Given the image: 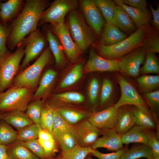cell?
Masks as SVG:
<instances>
[{
  "instance_id": "obj_1",
  "label": "cell",
  "mask_w": 159,
  "mask_h": 159,
  "mask_svg": "<svg viewBox=\"0 0 159 159\" xmlns=\"http://www.w3.org/2000/svg\"><path fill=\"white\" fill-rule=\"evenodd\" d=\"M49 4L47 0H26L24 7L10 25L6 45L14 49L27 36L36 30L44 11Z\"/></svg>"
},
{
  "instance_id": "obj_2",
  "label": "cell",
  "mask_w": 159,
  "mask_h": 159,
  "mask_svg": "<svg viewBox=\"0 0 159 159\" xmlns=\"http://www.w3.org/2000/svg\"><path fill=\"white\" fill-rule=\"evenodd\" d=\"M153 30L149 24L140 26L130 36L115 44L110 46L99 42L92 46L102 57L108 59L118 60L135 49L142 46L149 34Z\"/></svg>"
},
{
  "instance_id": "obj_3",
  "label": "cell",
  "mask_w": 159,
  "mask_h": 159,
  "mask_svg": "<svg viewBox=\"0 0 159 159\" xmlns=\"http://www.w3.org/2000/svg\"><path fill=\"white\" fill-rule=\"evenodd\" d=\"M67 26L72 39L83 52L95 42L96 36L82 14L77 9L67 14Z\"/></svg>"
},
{
  "instance_id": "obj_4",
  "label": "cell",
  "mask_w": 159,
  "mask_h": 159,
  "mask_svg": "<svg viewBox=\"0 0 159 159\" xmlns=\"http://www.w3.org/2000/svg\"><path fill=\"white\" fill-rule=\"evenodd\" d=\"M51 53L49 47H47L33 64L15 77L14 86L27 87L34 91L36 90L42 72L50 61Z\"/></svg>"
},
{
  "instance_id": "obj_5",
  "label": "cell",
  "mask_w": 159,
  "mask_h": 159,
  "mask_svg": "<svg viewBox=\"0 0 159 159\" xmlns=\"http://www.w3.org/2000/svg\"><path fill=\"white\" fill-rule=\"evenodd\" d=\"M33 92L28 88L13 86L0 93V112L26 111Z\"/></svg>"
},
{
  "instance_id": "obj_6",
  "label": "cell",
  "mask_w": 159,
  "mask_h": 159,
  "mask_svg": "<svg viewBox=\"0 0 159 159\" xmlns=\"http://www.w3.org/2000/svg\"><path fill=\"white\" fill-rule=\"evenodd\" d=\"M24 55V50L21 42L14 52L8 51L3 56L0 62V93L13 83L18 70L20 61Z\"/></svg>"
},
{
  "instance_id": "obj_7",
  "label": "cell",
  "mask_w": 159,
  "mask_h": 159,
  "mask_svg": "<svg viewBox=\"0 0 159 159\" xmlns=\"http://www.w3.org/2000/svg\"><path fill=\"white\" fill-rule=\"evenodd\" d=\"M79 6L77 0H55L42 13L38 26L49 23L50 24L64 22L65 17L70 11Z\"/></svg>"
},
{
  "instance_id": "obj_8",
  "label": "cell",
  "mask_w": 159,
  "mask_h": 159,
  "mask_svg": "<svg viewBox=\"0 0 159 159\" xmlns=\"http://www.w3.org/2000/svg\"><path fill=\"white\" fill-rule=\"evenodd\" d=\"M21 42L24 55L20 66L21 69H23L43 52L46 48L48 42L44 34L37 28L26 37Z\"/></svg>"
},
{
  "instance_id": "obj_9",
  "label": "cell",
  "mask_w": 159,
  "mask_h": 159,
  "mask_svg": "<svg viewBox=\"0 0 159 159\" xmlns=\"http://www.w3.org/2000/svg\"><path fill=\"white\" fill-rule=\"evenodd\" d=\"M48 26L59 39L69 60L76 61L83 52L72 39L65 21L50 24Z\"/></svg>"
},
{
  "instance_id": "obj_10",
  "label": "cell",
  "mask_w": 159,
  "mask_h": 159,
  "mask_svg": "<svg viewBox=\"0 0 159 159\" xmlns=\"http://www.w3.org/2000/svg\"><path fill=\"white\" fill-rule=\"evenodd\" d=\"M146 53L141 46L118 60L120 72L126 76L134 78L139 77L140 69L144 62Z\"/></svg>"
},
{
  "instance_id": "obj_11",
  "label": "cell",
  "mask_w": 159,
  "mask_h": 159,
  "mask_svg": "<svg viewBox=\"0 0 159 159\" xmlns=\"http://www.w3.org/2000/svg\"><path fill=\"white\" fill-rule=\"evenodd\" d=\"M117 80L119 85L121 95L113 105L118 108L125 105L148 107L135 87L122 76L118 74Z\"/></svg>"
},
{
  "instance_id": "obj_12",
  "label": "cell",
  "mask_w": 159,
  "mask_h": 159,
  "mask_svg": "<svg viewBox=\"0 0 159 159\" xmlns=\"http://www.w3.org/2000/svg\"><path fill=\"white\" fill-rule=\"evenodd\" d=\"M79 6L87 22L94 31L96 36L99 38L106 22L94 0H79Z\"/></svg>"
},
{
  "instance_id": "obj_13",
  "label": "cell",
  "mask_w": 159,
  "mask_h": 159,
  "mask_svg": "<svg viewBox=\"0 0 159 159\" xmlns=\"http://www.w3.org/2000/svg\"><path fill=\"white\" fill-rule=\"evenodd\" d=\"M83 71L85 73L120 72L118 60L104 58L97 54L92 47L90 50L88 59L83 67Z\"/></svg>"
},
{
  "instance_id": "obj_14",
  "label": "cell",
  "mask_w": 159,
  "mask_h": 159,
  "mask_svg": "<svg viewBox=\"0 0 159 159\" xmlns=\"http://www.w3.org/2000/svg\"><path fill=\"white\" fill-rule=\"evenodd\" d=\"M118 109L113 105L101 111L94 112L88 120L101 130H115Z\"/></svg>"
},
{
  "instance_id": "obj_15",
  "label": "cell",
  "mask_w": 159,
  "mask_h": 159,
  "mask_svg": "<svg viewBox=\"0 0 159 159\" xmlns=\"http://www.w3.org/2000/svg\"><path fill=\"white\" fill-rule=\"evenodd\" d=\"M101 134L102 136L98 137L91 146L93 149L102 148L108 151L114 152L123 147L121 135L115 129L101 130Z\"/></svg>"
},
{
  "instance_id": "obj_16",
  "label": "cell",
  "mask_w": 159,
  "mask_h": 159,
  "mask_svg": "<svg viewBox=\"0 0 159 159\" xmlns=\"http://www.w3.org/2000/svg\"><path fill=\"white\" fill-rule=\"evenodd\" d=\"M75 130L77 145L84 147L91 146L101 132L88 120L82 122Z\"/></svg>"
},
{
  "instance_id": "obj_17",
  "label": "cell",
  "mask_w": 159,
  "mask_h": 159,
  "mask_svg": "<svg viewBox=\"0 0 159 159\" xmlns=\"http://www.w3.org/2000/svg\"><path fill=\"white\" fill-rule=\"evenodd\" d=\"M157 134L155 130L135 124L125 133L121 135L123 144L127 145L130 143L147 144L149 140Z\"/></svg>"
},
{
  "instance_id": "obj_18",
  "label": "cell",
  "mask_w": 159,
  "mask_h": 159,
  "mask_svg": "<svg viewBox=\"0 0 159 159\" xmlns=\"http://www.w3.org/2000/svg\"><path fill=\"white\" fill-rule=\"evenodd\" d=\"M136 122L133 106L125 105L118 108L115 129L118 133L121 135L125 133L135 125Z\"/></svg>"
},
{
  "instance_id": "obj_19",
  "label": "cell",
  "mask_w": 159,
  "mask_h": 159,
  "mask_svg": "<svg viewBox=\"0 0 159 159\" xmlns=\"http://www.w3.org/2000/svg\"><path fill=\"white\" fill-rule=\"evenodd\" d=\"M24 0H9L5 2L0 1V22L6 24L14 21L18 16L25 5Z\"/></svg>"
},
{
  "instance_id": "obj_20",
  "label": "cell",
  "mask_w": 159,
  "mask_h": 159,
  "mask_svg": "<svg viewBox=\"0 0 159 159\" xmlns=\"http://www.w3.org/2000/svg\"><path fill=\"white\" fill-rule=\"evenodd\" d=\"M136 125L156 131L159 133V119L148 107L133 106Z\"/></svg>"
},
{
  "instance_id": "obj_21",
  "label": "cell",
  "mask_w": 159,
  "mask_h": 159,
  "mask_svg": "<svg viewBox=\"0 0 159 159\" xmlns=\"http://www.w3.org/2000/svg\"><path fill=\"white\" fill-rule=\"evenodd\" d=\"M127 37L118 27L106 22L101 32L99 42L105 46H110L118 43Z\"/></svg>"
},
{
  "instance_id": "obj_22",
  "label": "cell",
  "mask_w": 159,
  "mask_h": 159,
  "mask_svg": "<svg viewBox=\"0 0 159 159\" xmlns=\"http://www.w3.org/2000/svg\"><path fill=\"white\" fill-rule=\"evenodd\" d=\"M43 33L45 35L49 47L53 54L56 66L59 67L66 63V59L64 55V52L59 39L50 30L48 26L43 28Z\"/></svg>"
},
{
  "instance_id": "obj_23",
  "label": "cell",
  "mask_w": 159,
  "mask_h": 159,
  "mask_svg": "<svg viewBox=\"0 0 159 159\" xmlns=\"http://www.w3.org/2000/svg\"><path fill=\"white\" fill-rule=\"evenodd\" d=\"M116 4L121 6L126 12L137 28L148 25L151 15L148 10H143L133 8L123 3L122 0H114Z\"/></svg>"
},
{
  "instance_id": "obj_24",
  "label": "cell",
  "mask_w": 159,
  "mask_h": 159,
  "mask_svg": "<svg viewBox=\"0 0 159 159\" xmlns=\"http://www.w3.org/2000/svg\"><path fill=\"white\" fill-rule=\"evenodd\" d=\"M57 73L54 69H48L43 75L32 99L34 100L46 97L50 92L54 84Z\"/></svg>"
},
{
  "instance_id": "obj_25",
  "label": "cell",
  "mask_w": 159,
  "mask_h": 159,
  "mask_svg": "<svg viewBox=\"0 0 159 159\" xmlns=\"http://www.w3.org/2000/svg\"><path fill=\"white\" fill-rule=\"evenodd\" d=\"M3 119L19 131L34 123L26 114L18 110L3 114Z\"/></svg>"
},
{
  "instance_id": "obj_26",
  "label": "cell",
  "mask_w": 159,
  "mask_h": 159,
  "mask_svg": "<svg viewBox=\"0 0 159 159\" xmlns=\"http://www.w3.org/2000/svg\"><path fill=\"white\" fill-rule=\"evenodd\" d=\"M141 158L147 159L154 158L151 148L147 145L135 143L128 148L120 159H137Z\"/></svg>"
},
{
  "instance_id": "obj_27",
  "label": "cell",
  "mask_w": 159,
  "mask_h": 159,
  "mask_svg": "<svg viewBox=\"0 0 159 159\" xmlns=\"http://www.w3.org/2000/svg\"><path fill=\"white\" fill-rule=\"evenodd\" d=\"M114 19L116 26L128 34H131L136 30V27L129 15L121 6L117 5Z\"/></svg>"
},
{
  "instance_id": "obj_28",
  "label": "cell",
  "mask_w": 159,
  "mask_h": 159,
  "mask_svg": "<svg viewBox=\"0 0 159 159\" xmlns=\"http://www.w3.org/2000/svg\"><path fill=\"white\" fill-rule=\"evenodd\" d=\"M140 91L142 93L159 90V75H143L136 78Z\"/></svg>"
},
{
  "instance_id": "obj_29",
  "label": "cell",
  "mask_w": 159,
  "mask_h": 159,
  "mask_svg": "<svg viewBox=\"0 0 159 159\" xmlns=\"http://www.w3.org/2000/svg\"><path fill=\"white\" fill-rule=\"evenodd\" d=\"M114 86L111 80L104 79L102 82L100 97L99 103L101 106H107V108L114 105Z\"/></svg>"
},
{
  "instance_id": "obj_30",
  "label": "cell",
  "mask_w": 159,
  "mask_h": 159,
  "mask_svg": "<svg viewBox=\"0 0 159 159\" xmlns=\"http://www.w3.org/2000/svg\"><path fill=\"white\" fill-rule=\"evenodd\" d=\"M7 152L10 159H42L19 141L7 146Z\"/></svg>"
},
{
  "instance_id": "obj_31",
  "label": "cell",
  "mask_w": 159,
  "mask_h": 159,
  "mask_svg": "<svg viewBox=\"0 0 159 159\" xmlns=\"http://www.w3.org/2000/svg\"><path fill=\"white\" fill-rule=\"evenodd\" d=\"M94 1L106 22L116 26L114 14L116 5L114 2L110 0H94Z\"/></svg>"
},
{
  "instance_id": "obj_32",
  "label": "cell",
  "mask_w": 159,
  "mask_h": 159,
  "mask_svg": "<svg viewBox=\"0 0 159 159\" xmlns=\"http://www.w3.org/2000/svg\"><path fill=\"white\" fill-rule=\"evenodd\" d=\"M151 73L159 74L158 60L155 53L146 52L144 62L140 69V74L143 75Z\"/></svg>"
},
{
  "instance_id": "obj_33",
  "label": "cell",
  "mask_w": 159,
  "mask_h": 159,
  "mask_svg": "<svg viewBox=\"0 0 159 159\" xmlns=\"http://www.w3.org/2000/svg\"><path fill=\"white\" fill-rule=\"evenodd\" d=\"M58 141L63 152L73 149L77 145L75 129L72 126L64 132Z\"/></svg>"
},
{
  "instance_id": "obj_34",
  "label": "cell",
  "mask_w": 159,
  "mask_h": 159,
  "mask_svg": "<svg viewBox=\"0 0 159 159\" xmlns=\"http://www.w3.org/2000/svg\"><path fill=\"white\" fill-rule=\"evenodd\" d=\"M83 71V65L82 62L76 64L62 81L59 88H64L76 83L82 77Z\"/></svg>"
},
{
  "instance_id": "obj_35",
  "label": "cell",
  "mask_w": 159,
  "mask_h": 159,
  "mask_svg": "<svg viewBox=\"0 0 159 159\" xmlns=\"http://www.w3.org/2000/svg\"><path fill=\"white\" fill-rule=\"evenodd\" d=\"M54 122L52 134L55 140L58 141L61 134L71 127L61 117L58 110L54 109Z\"/></svg>"
},
{
  "instance_id": "obj_36",
  "label": "cell",
  "mask_w": 159,
  "mask_h": 159,
  "mask_svg": "<svg viewBox=\"0 0 159 159\" xmlns=\"http://www.w3.org/2000/svg\"><path fill=\"white\" fill-rule=\"evenodd\" d=\"M17 133L4 121L0 122V145H6L16 139Z\"/></svg>"
},
{
  "instance_id": "obj_37",
  "label": "cell",
  "mask_w": 159,
  "mask_h": 159,
  "mask_svg": "<svg viewBox=\"0 0 159 159\" xmlns=\"http://www.w3.org/2000/svg\"><path fill=\"white\" fill-rule=\"evenodd\" d=\"M42 129L39 124L34 123L19 131L17 139L19 142L37 139L39 132Z\"/></svg>"
},
{
  "instance_id": "obj_38",
  "label": "cell",
  "mask_w": 159,
  "mask_h": 159,
  "mask_svg": "<svg viewBox=\"0 0 159 159\" xmlns=\"http://www.w3.org/2000/svg\"><path fill=\"white\" fill-rule=\"evenodd\" d=\"M53 109L48 105H42L39 125L42 129L52 133L54 122Z\"/></svg>"
},
{
  "instance_id": "obj_39",
  "label": "cell",
  "mask_w": 159,
  "mask_h": 159,
  "mask_svg": "<svg viewBox=\"0 0 159 159\" xmlns=\"http://www.w3.org/2000/svg\"><path fill=\"white\" fill-rule=\"evenodd\" d=\"M93 149L91 146L82 147L78 145L72 149L63 152V159H85Z\"/></svg>"
},
{
  "instance_id": "obj_40",
  "label": "cell",
  "mask_w": 159,
  "mask_h": 159,
  "mask_svg": "<svg viewBox=\"0 0 159 159\" xmlns=\"http://www.w3.org/2000/svg\"><path fill=\"white\" fill-rule=\"evenodd\" d=\"M42 105V101L37 99L34 100L27 107L25 114L34 123L39 125Z\"/></svg>"
},
{
  "instance_id": "obj_41",
  "label": "cell",
  "mask_w": 159,
  "mask_h": 159,
  "mask_svg": "<svg viewBox=\"0 0 159 159\" xmlns=\"http://www.w3.org/2000/svg\"><path fill=\"white\" fill-rule=\"evenodd\" d=\"M58 111L63 119L71 125L77 123L86 117L84 113L73 110L62 108L58 110Z\"/></svg>"
},
{
  "instance_id": "obj_42",
  "label": "cell",
  "mask_w": 159,
  "mask_h": 159,
  "mask_svg": "<svg viewBox=\"0 0 159 159\" xmlns=\"http://www.w3.org/2000/svg\"><path fill=\"white\" fill-rule=\"evenodd\" d=\"M143 97L148 106L158 118L159 112V90L143 93Z\"/></svg>"
},
{
  "instance_id": "obj_43",
  "label": "cell",
  "mask_w": 159,
  "mask_h": 159,
  "mask_svg": "<svg viewBox=\"0 0 159 159\" xmlns=\"http://www.w3.org/2000/svg\"><path fill=\"white\" fill-rule=\"evenodd\" d=\"M146 52L159 53V36L153 30L144 41L142 46Z\"/></svg>"
},
{
  "instance_id": "obj_44",
  "label": "cell",
  "mask_w": 159,
  "mask_h": 159,
  "mask_svg": "<svg viewBox=\"0 0 159 159\" xmlns=\"http://www.w3.org/2000/svg\"><path fill=\"white\" fill-rule=\"evenodd\" d=\"M99 80L96 77L91 80L88 88V95L90 103L92 105L97 104L98 99L100 100L101 87Z\"/></svg>"
},
{
  "instance_id": "obj_45",
  "label": "cell",
  "mask_w": 159,
  "mask_h": 159,
  "mask_svg": "<svg viewBox=\"0 0 159 159\" xmlns=\"http://www.w3.org/2000/svg\"><path fill=\"white\" fill-rule=\"evenodd\" d=\"M54 97L61 101L72 102H83L85 100L84 96L81 94L76 92H67L56 94Z\"/></svg>"
},
{
  "instance_id": "obj_46",
  "label": "cell",
  "mask_w": 159,
  "mask_h": 159,
  "mask_svg": "<svg viewBox=\"0 0 159 159\" xmlns=\"http://www.w3.org/2000/svg\"><path fill=\"white\" fill-rule=\"evenodd\" d=\"M20 142L37 156L42 159L46 157L43 149L38 139Z\"/></svg>"
},
{
  "instance_id": "obj_47",
  "label": "cell",
  "mask_w": 159,
  "mask_h": 159,
  "mask_svg": "<svg viewBox=\"0 0 159 159\" xmlns=\"http://www.w3.org/2000/svg\"><path fill=\"white\" fill-rule=\"evenodd\" d=\"M126 146L112 153L105 154L99 151L97 149H94L90 154L99 159H120L122 155L128 149Z\"/></svg>"
},
{
  "instance_id": "obj_48",
  "label": "cell",
  "mask_w": 159,
  "mask_h": 159,
  "mask_svg": "<svg viewBox=\"0 0 159 159\" xmlns=\"http://www.w3.org/2000/svg\"><path fill=\"white\" fill-rule=\"evenodd\" d=\"M0 22V52L3 55L7 52L6 43L10 31V26L7 27Z\"/></svg>"
},
{
  "instance_id": "obj_49",
  "label": "cell",
  "mask_w": 159,
  "mask_h": 159,
  "mask_svg": "<svg viewBox=\"0 0 159 159\" xmlns=\"http://www.w3.org/2000/svg\"><path fill=\"white\" fill-rule=\"evenodd\" d=\"M38 140L42 147L46 156L50 155L57 151L54 139L47 140Z\"/></svg>"
},
{
  "instance_id": "obj_50",
  "label": "cell",
  "mask_w": 159,
  "mask_h": 159,
  "mask_svg": "<svg viewBox=\"0 0 159 159\" xmlns=\"http://www.w3.org/2000/svg\"><path fill=\"white\" fill-rule=\"evenodd\" d=\"M159 134H157L151 137L147 145L151 149L154 158H159Z\"/></svg>"
},
{
  "instance_id": "obj_51",
  "label": "cell",
  "mask_w": 159,
  "mask_h": 159,
  "mask_svg": "<svg viewBox=\"0 0 159 159\" xmlns=\"http://www.w3.org/2000/svg\"><path fill=\"white\" fill-rule=\"evenodd\" d=\"M124 3L131 7L143 10H147V3L145 0H124Z\"/></svg>"
},
{
  "instance_id": "obj_52",
  "label": "cell",
  "mask_w": 159,
  "mask_h": 159,
  "mask_svg": "<svg viewBox=\"0 0 159 159\" xmlns=\"http://www.w3.org/2000/svg\"><path fill=\"white\" fill-rule=\"evenodd\" d=\"M150 7L153 16V24L154 27L157 31L159 30V6L156 9H154L151 4Z\"/></svg>"
},
{
  "instance_id": "obj_53",
  "label": "cell",
  "mask_w": 159,
  "mask_h": 159,
  "mask_svg": "<svg viewBox=\"0 0 159 159\" xmlns=\"http://www.w3.org/2000/svg\"><path fill=\"white\" fill-rule=\"evenodd\" d=\"M53 139H54V137L50 132L42 129L40 131L38 135V140H47Z\"/></svg>"
},
{
  "instance_id": "obj_54",
  "label": "cell",
  "mask_w": 159,
  "mask_h": 159,
  "mask_svg": "<svg viewBox=\"0 0 159 159\" xmlns=\"http://www.w3.org/2000/svg\"><path fill=\"white\" fill-rule=\"evenodd\" d=\"M0 159H10L6 145H0Z\"/></svg>"
},
{
  "instance_id": "obj_55",
  "label": "cell",
  "mask_w": 159,
  "mask_h": 159,
  "mask_svg": "<svg viewBox=\"0 0 159 159\" xmlns=\"http://www.w3.org/2000/svg\"><path fill=\"white\" fill-rule=\"evenodd\" d=\"M3 55L1 53V52H0V62L2 59Z\"/></svg>"
},
{
  "instance_id": "obj_56",
  "label": "cell",
  "mask_w": 159,
  "mask_h": 159,
  "mask_svg": "<svg viewBox=\"0 0 159 159\" xmlns=\"http://www.w3.org/2000/svg\"><path fill=\"white\" fill-rule=\"evenodd\" d=\"M3 114H2L0 112V120L1 119H3Z\"/></svg>"
},
{
  "instance_id": "obj_57",
  "label": "cell",
  "mask_w": 159,
  "mask_h": 159,
  "mask_svg": "<svg viewBox=\"0 0 159 159\" xmlns=\"http://www.w3.org/2000/svg\"><path fill=\"white\" fill-rule=\"evenodd\" d=\"M86 159H94L92 158L91 156H88Z\"/></svg>"
},
{
  "instance_id": "obj_58",
  "label": "cell",
  "mask_w": 159,
  "mask_h": 159,
  "mask_svg": "<svg viewBox=\"0 0 159 159\" xmlns=\"http://www.w3.org/2000/svg\"><path fill=\"white\" fill-rule=\"evenodd\" d=\"M151 159H159V158H152Z\"/></svg>"
},
{
  "instance_id": "obj_59",
  "label": "cell",
  "mask_w": 159,
  "mask_h": 159,
  "mask_svg": "<svg viewBox=\"0 0 159 159\" xmlns=\"http://www.w3.org/2000/svg\"><path fill=\"white\" fill-rule=\"evenodd\" d=\"M1 1V0H0V1Z\"/></svg>"
},
{
  "instance_id": "obj_60",
  "label": "cell",
  "mask_w": 159,
  "mask_h": 159,
  "mask_svg": "<svg viewBox=\"0 0 159 159\" xmlns=\"http://www.w3.org/2000/svg\"><path fill=\"white\" fill-rule=\"evenodd\" d=\"M62 159H63V158Z\"/></svg>"
}]
</instances>
